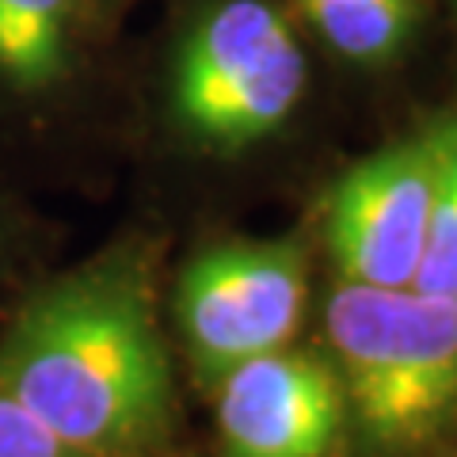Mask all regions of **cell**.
Wrapping results in <instances>:
<instances>
[{"label":"cell","instance_id":"cell-7","mask_svg":"<svg viewBox=\"0 0 457 457\" xmlns=\"http://www.w3.org/2000/svg\"><path fill=\"white\" fill-rule=\"evenodd\" d=\"M210 457H336L347 435V404L328 359L278 347L206 393Z\"/></svg>","mask_w":457,"mask_h":457},{"label":"cell","instance_id":"cell-6","mask_svg":"<svg viewBox=\"0 0 457 457\" xmlns=\"http://www.w3.org/2000/svg\"><path fill=\"white\" fill-rule=\"evenodd\" d=\"M435 198V153L427 126L362 156L324 198V248L339 282L408 290L420 275Z\"/></svg>","mask_w":457,"mask_h":457},{"label":"cell","instance_id":"cell-1","mask_svg":"<svg viewBox=\"0 0 457 457\" xmlns=\"http://www.w3.org/2000/svg\"><path fill=\"white\" fill-rule=\"evenodd\" d=\"M164 263L168 233L137 221L77 263L42 267L0 309V389L80 457L183 446Z\"/></svg>","mask_w":457,"mask_h":457},{"label":"cell","instance_id":"cell-8","mask_svg":"<svg viewBox=\"0 0 457 457\" xmlns=\"http://www.w3.org/2000/svg\"><path fill=\"white\" fill-rule=\"evenodd\" d=\"M305 38L351 69H389L420 38L431 0H286Z\"/></svg>","mask_w":457,"mask_h":457},{"label":"cell","instance_id":"cell-4","mask_svg":"<svg viewBox=\"0 0 457 457\" xmlns=\"http://www.w3.org/2000/svg\"><path fill=\"white\" fill-rule=\"evenodd\" d=\"M309 309V248L297 233H203L164 263V324L187 389L206 396L228 370L290 347Z\"/></svg>","mask_w":457,"mask_h":457},{"label":"cell","instance_id":"cell-12","mask_svg":"<svg viewBox=\"0 0 457 457\" xmlns=\"http://www.w3.org/2000/svg\"><path fill=\"white\" fill-rule=\"evenodd\" d=\"M134 4H137V0H104V8L111 12V16H114V20H122V16H126V12H130V8H134Z\"/></svg>","mask_w":457,"mask_h":457},{"label":"cell","instance_id":"cell-10","mask_svg":"<svg viewBox=\"0 0 457 457\" xmlns=\"http://www.w3.org/2000/svg\"><path fill=\"white\" fill-rule=\"evenodd\" d=\"M50 225L35 210L31 191L0 168V309L23 282L50 267Z\"/></svg>","mask_w":457,"mask_h":457},{"label":"cell","instance_id":"cell-13","mask_svg":"<svg viewBox=\"0 0 457 457\" xmlns=\"http://www.w3.org/2000/svg\"><path fill=\"white\" fill-rule=\"evenodd\" d=\"M156 457H195L187 446H176V450H168V453H156Z\"/></svg>","mask_w":457,"mask_h":457},{"label":"cell","instance_id":"cell-11","mask_svg":"<svg viewBox=\"0 0 457 457\" xmlns=\"http://www.w3.org/2000/svg\"><path fill=\"white\" fill-rule=\"evenodd\" d=\"M0 457H80L42 427L16 396L0 389Z\"/></svg>","mask_w":457,"mask_h":457},{"label":"cell","instance_id":"cell-9","mask_svg":"<svg viewBox=\"0 0 457 457\" xmlns=\"http://www.w3.org/2000/svg\"><path fill=\"white\" fill-rule=\"evenodd\" d=\"M435 153V198L427 248L411 290L457 302V111H446L427 126Z\"/></svg>","mask_w":457,"mask_h":457},{"label":"cell","instance_id":"cell-3","mask_svg":"<svg viewBox=\"0 0 457 457\" xmlns=\"http://www.w3.org/2000/svg\"><path fill=\"white\" fill-rule=\"evenodd\" d=\"M324 339L366 453L416 457L457 423V302L339 282Z\"/></svg>","mask_w":457,"mask_h":457},{"label":"cell","instance_id":"cell-5","mask_svg":"<svg viewBox=\"0 0 457 457\" xmlns=\"http://www.w3.org/2000/svg\"><path fill=\"white\" fill-rule=\"evenodd\" d=\"M114 27L104 0H0V168L27 191L96 126Z\"/></svg>","mask_w":457,"mask_h":457},{"label":"cell","instance_id":"cell-2","mask_svg":"<svg viewBox=\"0 0 457 457\" xmlns=\"http://www.w3.org/2000/svg\"><path fill=\"white\" fill-rule=\"evenodd\" d=\"M309 46L286 0H171L141 84V137L191 179L233 176L290 134Z\"/></svg>","mask_w":457,"mask_h":457}]
</instances>
